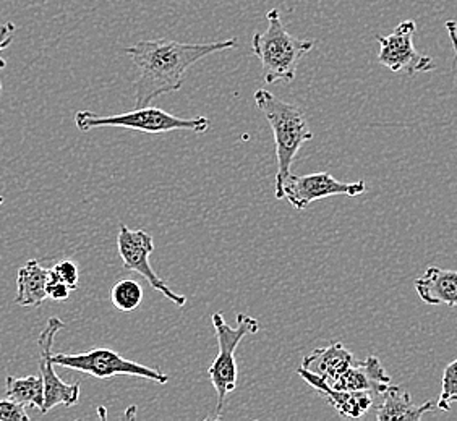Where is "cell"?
<instances>
[{
    "mask_svg": "<svg viewBox=\"0 0 457 421\" xmlns=\"http://www.w3.org/2000/svg\"><path fill=\"white\" fill-rule=\"evenodd\" d=\"M236 47V39L203 45L179 43L170 39H150L125 47L123 53L132 59L138 71L135 109L146 107L162 95L180 91L187 71L196 62L212 54Z\"/></svg>",
    "mask_w": 457,
    "mask_h": 421,
    "instance_id": "cell-1",
    "label": "cell"
},
{
    "mask_svg": "<svg viewBox=\"0 0 457 421\" xmlns=\"http://www.w3.org/2000/svg\"><path fill=\"white\" fill-rule=\"evenodd\" d=\"M266 31H256L252 37V51L262 62L264 83H292L302 57L315 47V41L299 39L290 35L282 23L278 9H271L266 13Z\"/></svg>",
    "mask_w": 457,
    "mask_h": 421,
    "instance_id": "cell-2",
    "label": "cell"
},
{
    "mask_svg": "<svg viewBox=\"0 0 457 421\" xmlns=\"http://www.w3.org/2000/svg\"><path fill=\"white\" fill-rule=\"evenodd\" d=\"M255 104L273 130L278 158L276 186H279L290 176V166L294 159L300 148L313 138V133L300 107L282 101L268 89L256 91Z\"/></svg>",
    "mask_w": 457,
    "mask_h": 421,
    "instance_id": "cell-3",
    "label": "cell"
},
{
    "mask_svg": "<svg viewBox=\"0 0 457 421\" xmlns=\"http://www.w3.org/2000/svg\"><path fill=\"white\" fill-rule=\"evenodd\" d=\"M214 333L218 339V355L208 368V375L212 377V384L218 395V404L212 418L220 420L226 412L228 395L237 387L238 368L236 360V351L238 343L248 334H256L260 331V323L252 316L238 313L237 326L230 327L224 321L222 313H214L212 316Z\"/></svg>",
    "mask_w": 457,
    "mask_h": 421,
    "instance_id": "cell-4",
    "label": "cell"
},
{
    "mask_svg": "<svg viewBox=\"0 0 457 421\" xmlns=\"http://www.w3.org/2000/svg\"><path fill=\"white\" fill-rule=\"evenodd\" d=\"M75 123L79 132H89L101 127H119L133 132L159 135L169 132L206 133L210 128V120L206 117L182 119L169 114L158 107H140L132 112L117 115H97L91 111H79L75 114Z\"/></svg>",
    "mask_w": 457,
    "mask_h": 421,
    "instance_id": "cell-5",
    "label": "cell"
},
{
    "mask_svg": "<svg viewBox=\"0 0 457 421\" xmlns=\"http://www.w3.org/2000/svg\"><path fill=\"white\" fill-rule=\"evenodd\" d=\"M53 363L62 368L75 369L97 379L114 376H137L158 384H166L168 375L159 368H151L137 361L127 360L111 349H93L85 353H53Z\"/></svg>",
    "mask_w": 457,
    "mask_h": 421,
    "instance_id": "cell-6",
    "label": "cell"
},
{
    "mask_svg": "<svg viewBox=\"0 0 457 421\" xmlns=\"http://www.w3.org/2000/svg\"><path fill=\"white\" fill-rule=\"evenodd\" d=\"M367 184L361 182H339L337 178L328 174H310V176H292L290 174L279 186H276V198L287 200L297 210H303L317 200L329 196H359L365 194Z\"/></svg>",
    "mask_w": 457,
    "mask_h": 421,
    "instance_id": "cell-7",
    "label": "cell"
},
{
    "mask_svg": "<svg viewBox=\"0 0 457 421\" xmlns=\"http://www.w3.org/2000/svg\"><path fill=\"white\" fill-rule=\"evenodd\" d=\"M417 25L413 20H404L397 25L393 33L375 36L378 41V62L393 73H427L435 70V61L430 55L420 54L413 45V36Z\"/></svg>",
    "mask_w": 457,
    "mask_h": 421,
    "instance_id": "cell-8",
    "label": "cell"
},
{
    "mask_svg": "<svg viewBox=\"0 0 457 421\" xmlns=\"http://www.w3.org/2000/svg\"><path fill=\"white\" fill-rule=\"evenodd\" d=\"M117 246H119V255L122 258L123 268L127 271L138 272L141 277L148 281L153 289L158 290L159 293H162L177 307H185L187 297L170 289L151 268L150 256L154 252V244H153V237L146 230H141V228L132 230L125 224H120L119 235H117Z\"/></svg>",
    "mask_w": 457,
    "mask_h": 421,
    "instance_id": "cell-9",
    "label": "cell"
},
{
    "mask_svg": "<svg viewBox=\"0 0 457 421\" xmlns=\"http://www.w3.org/2000/svg\"><path fill=\"white\" fill-rule=\"evenodd\" d=\"M65 327L61 318H49L45 331L37 337V351H39V373L45 384V407L43 412H51L55 407H73L79 404V384H67L63 383L59 375L55 373V365L53 363V347L55 335Z\"/></svg>",
    "mask_w": 457,
    "mask_h": 421,
    "instance_id": "cell-10",
    "label": "cell"
},
{
    "mask_svg": "<svg viewBox=\"0 0 457 421\" xmlns=\"http://www.w3.org/2000/svg\"><path fill=\"white\" fill-rule=\"evenodd\" d=\"M299 376L307 383L308 386L313 387L318 394L325 397L329 404L333 405L336 412L344 418H361L370 409L375 405L377 395L369 391H339L328 386L325 379L310 373L307 369L300 367L297 369Z\"/></svg>",
    "mask_w": 457,
    "mask_h": 421,
    "instance_id": "cell-11",
    "label": "cell"
},
{
    "mask_svg": "<svg viewBox=\"0 0 457 421\" xmlns=\"http://www.w3.org/2000/svg\"><path fill=\"white\" fill-rule=\"evenodd\" d=\"M391 384V377L386 373L381 361L370 355L367 360L357 361L343 375L336 377L328 386L339 391H369L375 395H381Z\"/></svg>",
    "mask_w": 457,
    "mask_h": 421,
    "instance_id": "cell-12",
    "label": "cell"
},
{
    "mask_svg": "<svg viewBox=\"0 0 457 421\" xmlns=\"http://www.w3.org/2000/svg\"><path fill=\"white\" fill-rule=\"evenodd\" d=\"M415 290L428 305L457 307V271L430 266L415 281Z\"/></svg>",
    "mask_w": 457,
    "mask_h": 421,
    "instance_id": "cell-13",
    "label": "cell"
},
{
    "mask_svg": "<svg viewBox=\"0 0 457 421\" xmlns=\"http://www.w3.org/2000/svg\"><path fill=\"white\" fill-rule=\"evenodd\" d=\"M351 351H347L341 343H331L326 347H320L312 351L302 360V368L325 379L329 384L344 371L357 363Z\"/></svg>",
    "mask_w": 457,
    "mask_h": 421,
    "instance_id": "cell-14",
    "label": "cell"
},
{
    "mask_svg": "<svg viewBox=\"0 0 457 421\" xmlns=\"http://www.w3.org/2000/svg\"><path fill=\"white\" fill-rule=\"evenodd\" d=\"M381 397L383 402L377 409L378 421H420L425 413L435 412L438 409V405L433 400L422 405L413 404L412 397L405 389L393 384H389Z\"/></svg>",
    "mask_w": 457,
    "mask_h": 421,
    "instance_id": "cell-15",
    "label": "cell"
},
{
    "mask_svg": "<svg viewBox=\"0 0 457 421\" xmlns=\"http://www.w3.org/2000/svg\"><path fill=\"white\" fill-rule=\"evenodd\" d=\"M49 269L36 260H29L17 274V297L20 307H39L47 299Z\"/></svg>",
    "mask_w": 457,
    "mask_h": 421,
    "instance_id": "cell-16",
    "label": "cell"
},
{
    "mask_svg": "<svg viewBox=\"0 0 457 421\" xmlns=\"http://www.w3.org/2000/svg\"><path fill=\"white\" fill-rule=\"evenodd\" d=\"M5 395L10 400L23 405L25 409L33 407L43 412L45 407V384L37 376L13 377L5 379Z\"/></svg>",
    "mask_w": 457,
    "mask_h": 421,
    "instance_id": "cell-17",
    "label": "cell"
},
{
    "mask_svg": "<svg viewBox=\"0 0 457 421\" xmlns=\"http://www.w3.org/2000/svg\"><path fill=\"white\" fill-rule=\"evenodd\" d=\"M141 300H143V289L140 284L133 279L117 282L111 289L112 305L123 313L137 310L141 305Z\"/></svg>",
    "mask_w": 457,
    "mask_h": 421,
    "instance_id": "cell-18",
    "label": "cell"
},
{
    "mask_svg": "<svg viewBox=\"0 0 457 421\" xmlns=\"http://www.w3.org/2000/svg\"><path fill=\"white\" fill-rule=\"evenodd\" d=\"M457 395V360L449 363L445 373H443V383H441V395L438 399V409L443 412H448L451 407V397Z\"/></svg>",
    "mask_w": 457,
    "mask_h": 421,
    "instance_id": "cell-19",
    "label": "cell"
},
{
    "mask_svg": "<svg viewBox=\"0 0 457 421\" xmlns=\"http://www.w3.org/2000/svg\"><path fill=\"white\" fill-rule=\"evenodd\" d=\"M51 272L59 281L65 282L71 290L79 289V266L71 260H65V261L55 264L51 268Z\"/></svg>",
    "mask_w": 457,
    "mask_h": 421,
    "instance_id": "cell-20",
    "label": "cell"
},
{
    "mask_svg": "<svg viewBox=\"0 0 457 421\" xmlns=\"http://www.w3.org/2000/svg\"><path fill=\"white\" fill-rule=\"evenodd\" d=\"M0 421H29V415L23 405L4 399L0 400Z\"/></svg>",
    "mask_w": 457,
    "mask_h": 421,
    "instance_id": "cell-21",
    "label": "cell"
},
{
    "mask_svg": "<svg viewBox=\"0 0 457 421\" xmlns=\"http://www.w3.org/2000/svg\"><path fill=\"white\" fill-rule=\"evenodd\" d=\"M73 290L65 284V282L59 281L55 276H54L51 269H49V281H47V299L55 300V301H62V300H67L71 297V293Z\"/></svg>",
    "mask_w": 457,
    "mask_h": 421,
    "instance_id": "cell-22",
    "label": "cell"
},
{
    "mask_svg": "<svg viewBox=\"0 0 457 421\" xmlns=\"http://www.w3.org/2000/svg\"><path fill=\"white\" fill-rule=\"evenodd\" d=\"M15 29H17V28H15V25H13L12 21H7V23L0 25V51L5 49V47H9V45L13 43ZM5 67H7V62L0 57V70H4Z\"/></svg>",
    "mask_w": 457,
    "mask_h": 421,
    "instance_id": "cell-23",
    "label": "cell"
},
{
    "mask_svg": "<svg viewBox=\"0 0 457 421\" xmlns=\"http://www.w3.org/2000/svg\"><path fill=\"white\" fill-rule=\"evenodd\" d=\"M445 27H446V31H448L449 39H451V45H453V49H454V54H456L457 61V23L454 20H448Z\"/></svg>",
    "mask_w": 457,
    "mask_h": 421,
    "instance_id": "cell-24",
    "label": "cell"
},
{
    "mask_svg": "<svg viewBox=\"0 0 457 421\" xmlns=\"http://www.w3.org/2000/svg\"><path fill=\"white\" fill-rule=\"evenodd\" d=\"M453 402H457V395H453V397H451V404H453Z\"/></svg>",
    "mask_w": 457,
    "mask_h": 421,
    "instance_id": "cell-25",
    "label": "cell"
},
{
    "mask_svg": "<svg viewBox=\"0 0 457 421\" xmlns=\"http://www.w3.org/2000/svg\"><path fill=\"white\" fill-rule=\"evenodd\" d=\"M0 204H4V196H0ZM0 237H2V232H0Z\"/></svg>",
    "mask_w": 457,
    "mask_h": 421,
    "instance_id": "cell-26",
    "label": "cell"
},
{
    "mask_svg": "<svg viewBox=\"0 0 457 421\" xmlns=\"http://www.w3.org/2000/svg\"><path fill=\"white\" fill-rule=\"evenodd\" d=\"M2 89L4 88H2V83H0V95H2Z\"/></svg>",
    "mask_w": 457,
    "mask_h": 421,
    "instance_id": "cell-27",
    "label": "cell"
}]
</instances>
